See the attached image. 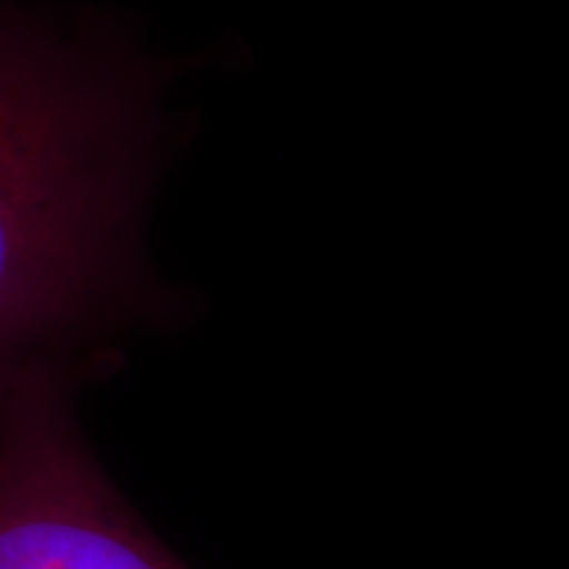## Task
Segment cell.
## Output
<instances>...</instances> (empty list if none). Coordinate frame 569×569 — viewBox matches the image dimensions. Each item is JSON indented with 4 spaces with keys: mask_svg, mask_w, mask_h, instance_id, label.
<instances>
[{
    "mask_svg": "<svg viewBox=\"0 0 569 569\" xmlns=\"http://www.w3.org/2000/svg\"><path fill=\"white\" fill-rule=\"evenodd\" d=\"M153 90L109 38L0 0V398L80 386L140 306Z\"/></svg>",
    "mask_w": 569,
    "mask_h": 569,
    "instance_id": "1",
    "label": "cell"
},
{
    "mask_svg": "<svg viewBox=\"0 0 569 569\" xmlns=\"http://www.w3.org/2000/svg\"><path fill=\"white\" fill-rule=\"evenodd\" d=\"M74 390L40 377L0 398V569H188L106 478Z\"/></svg>",
    "mask_w": 569,
    "mask_h": 569,
    "instance_id": "2",
    "label": "cell"
}]
</instances>
